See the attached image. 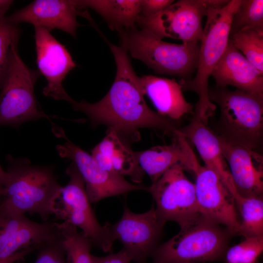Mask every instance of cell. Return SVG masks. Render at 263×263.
<instances>
[{
	"label": "cell",
	"instance_id": "29",
	"mask_svg": "<svg viewBox=\"0 0 263 263\" xmlns=\"http://www.w3.org/2000/svg\"><path fill=\"white\" fill-rule=\"evenodd\" d=\"M20 35L18 24L7 21L5 14L0 13V85L7 66L10 47L18 43Z\"/></svg>",
	"mask_w": 263,
	"mask_h": 263
},
{
	"label": "cell",
	"instance_id": "11",
	"mask_svg": "<svg viewBox=\"0 0 263 263\" xmlns=\"http://www.w3.org/2000/svg\"><path fill=\"white\" fill-rule=\"evenodd\" d=\"M165 224L153 205L142 213L133 212L125 205L119 220L109 223V226L115 241H120L132 261L146 263L160 244Z\"/></svg>",
	"mask_w": 263,
	"mask_h": 263
},
{
	"label": "cell",
	"instance_id": "23",
	"mask_svg": "<svg viewBox=\"0 0 263 263\" xmlns=\"http://www.w3.org/2000/svg\"><path fill=\"white\" fill-rule=\"evenodd\" d=\"M79 9L97 13L112 30L119 33L136 25L141 0H75Z\"/></svg>",
	"mask_w": 263,
	"mask_h": 263
},
{
	"label": "cell",
	"instance_id": "22",
	"mask_svg": "<svg viewBox=\"0 0 263 263\" xmlns=\"http://www.w3.org/2000/svg\"><path fill=\"white\" fill-rule=\"evenodd\" d=\"M178 131L194 145L204 165L215 171L226 185L231 178L219 138L207 124L193 114L190 122Z\"/></svg>",
	"mask_w": 263,
	"mask_h": 263
},
{
	"label": "cell",
	"instance_id": "5",
	"mask_svg": "<svg viewBox=\"0 0 263 263\" xmlns=\"http://www.w3.org/2000/svg\"><path fill=\"white\" fill-rule=\"evenodd\" d=\"M121 45L156 74L191 79L198 63L200 42L175 44L136 25L118 34Z\"/></svg>",
	"mask_w": 263,
	"mask_h": 263
},
{
	"label": "cell",
	"instance_id": "16",
	"mask_svg": "<svg viewBox=\"0 0 263 263\" xmlns=\"http://www.w3.org/2000/svg\"><path fill=\"white\" fill-rule=\"evenodd\" d=\"M81 14L75 0H36L5 19L15 24L28 23L49 31L58 29L76 38L80 26L76 16Z\"/></svg>",
	"mask_w": 263,
	"mask_h": 263
},
{
	"label": "cell",
	"instance_id": "18",
	"mask_svg": "<svg viewBox=\"0 0 263 263\" xmlns=\"http://www.w3.org/2000/svg\"><path fill=\"white\" fill-rule=\"evenodd\" d=\"M172 137L170 144L135 151L140 167L149 176L152 183L176 164H181L186 170L193 174L200 164L188 141L178 129Z\"/></svg>",
	"mask_w": 263,
	"mask_h": 263
},
{
	"label": "cell",
	"instance_id": "17",
	"mask_svg": "<svg viewBox=\"0 0 263 263\" xmlns=\"http://www.w3.org/2000/svg\"><path fill=\"white\" fill-rule=\"evenodd\" d=\"M219 139L223 155L238 193L245 197H263L262 154Z\"/></svg>",
	"mask_w": 263,
	"mask_h": 263
},
{
	"label": "cell",
	"instance_id": "3",
	"mask_svg": "<svg viewBox=\"0 0 263 263\" xmlns=\"http://www.w3.org/2000/svg\"><path fill=\"white\" fill-rule=\"evenodd\" d=\"M8 181L0 206L25 214L38 215L43 221L55 214L62 186L53 166L32 165L27 158H8Z\"/></svg>",
	"mask_w": 263,
	"mask_h": 263
},
{
	"label": "cell",
	"instance_id": "8",
	"mask_svg": "<svg viewBox=\"0 0 263 263\" xmlns=\"http://www.w3.org/2000/svg\"><path fill=\"white\" fill-rule=\"evenodd\" d=\"M69 178L62 186L61 193L56 206L55 216L81 230L94 245L105 252H110L115 241L109 223L101 225L98 221L87 196L84 181L73 162L67 168Z\"/></svg>",
	"mask_w": 263,
	"mask_h": 263
},
{
	"label": "cell",
	"instance_id": "37",
	"mask_svg": "<svg viewBox=\"0 0 263 263\" xmlns=\"http://www.w3.org/2000/svg\"><path fill=\"white\" fill-rule=\"evenodd\" d=\"M5 259H0V263H1L3 260Z\"/></svg>",
	"mask_w": 263,
	"mask_h": 263
},
{
	"label": "cell",
	"instance_id": "31",
	"mask_svg": "<svg viewBox=\"0 0 263 263\" xmlns=\"http://www.w3.org/2000/svg\"><path fill=\"white\" fill-rule=\"evenodd\" d=\"M174 1L173 0H141L140 16L146 18L154 16Z\"/></svg>",
	"mask_w": 263,
	"mask_h": 263
},
{
	"label": "cell",
	"instance_id": "32",
	"mask_svg": "<svg viewBox=\"0 0 263 263\" xmlns=\"http://www.w3.org/2000/svg\"><path fill=\"white\" fill-rule=\"evenodd\" d=\"M93 263H130L132 262L130 255L123 249L117 253H110L105 256L92 255Z\"/></svg>",
	"mask_w": 263,
	"mask_h": 263
},
{
	"label": "cell",
	"instance_id": "7",
	"mask_svg": "<svg viewBox=\"0 0 263 263\" xmlns=\"http://www.w3.org/2000/svg\"><path fill=\"white\" fill-rule=\"evenodd\" d=\"M18 43L10 49L6 71L0 85V126L19 127L24 122L49 117L36 98L34 86L39 72L27 66L18 51Z\"/></svg>",
	"mask_w": 263,
	"mask_h": 263
},
{
	"label": "cell",
	"instance_id": "24",
	"mask_svg": "<svg viewBox=\"0 0 263 263\" xmlns=\"http://www.w3.org/2000/svg\"><path fill=\"white\" fill-rule=\"evenodd\" d=\"M231 180L227 187L240 215V235L244 238L263 235V197H245L241 195L236 191Z\"/></svg>",
	"mask_w": 263,
	"mask_h": 263
},
{
	"label": "cell",
	"instance_id": "13",
	"mask_svg": "<svg viewBox=\"0 0 263 263\" xmlns=\"http://www.w3.org/2000/svg\"><path fill=\"white\" fill-rule=\"evenodd\" d=\"M63 144L56 146L62 158L72 160L82 176L91 203H95L107 197L145 190L147 187L131 183L124 177L102 168L93 157L66 138Z\"/></svg>",
	"mask_w": 263,
	"mask_h": 263
},
{
	"label": "cell",
	"instance_id": "25",
	"mask_svg": "<svg viewBox=\"0 0 263 263\" xmlns=\"http://www.w3.org/2000/svg\"><path fill=\"white\" fill-rule=\"evenodd\" d=\"M67 263H93L91 241L71 224L58 223Z\"/></svg>",
	"mask_w": 263,
	"mask_h": 263
},
{
	"label": "cell",
	"instance_id": "33",
	"mask_svg": "<svg viewBox=\"0 0 263 263\" xmlns=\"http://www.w3.org/2000/svg\"><path fill=\"white\" fill-rule=\"evenodd\" d=\"M30 252H31V251L29 249L22 250L16 255L3 260L1 263H13L21 259L23 257Z\"/></svg>",
	"mask_w": 263,
	"mask_h": 263
},
{
	"label": "cell",
	"instance_id": "35",
	"mask_svg": "<svg viewBox=\"0 0 263 263\" xmlns=\"http://www.w3.org/2000/svg\"><path fill=\"white\" fill-rule=\"evenodd\" d=\"M8 181V173L0 165V185L4 187Z\"/></svg>",
	"mask_w": 263,
	"mask_h": 263
},
{
	"label": "cell",
	"instance_id": "4",
	"mask_svg": "<svg viewBox=\"0 0 263 263\" xmlns=\"http://www.w3.org/2000/svg\"><path fill=\"white\" fill-rule=\"evenodd\" d=\"M208 96L220 110L210 128L218 137L262 153L263 94L215 86L209 88Z\"/></svg>",
	"mask_w": 263,
	"mask_h": 263
},
{
	"label": "cell",
	"instance_id": "2",
	"mask_svg": "<svg viewBox=\"0 0 263 263\" xmlns=\"http://www.w3.org/2000/svg\"><path fill=\"white\" fill-rule=\"evenodd\" d=\"M241 0H216L208 9L200 42L195 76L178 82L183 91H191L198 96L194 114L205 124L214 114L216 106L208 96V80L228 42L230 24Z\"/></svg>",
	"mask_w": 263,
	"mask_h": 263
},
{
	"label": "cell",
	"instance_id": "9",
	"mask_svg": "<svg viewBox=\"0 0 263 263\" xmlns=\"http://www.w3.org/2000/svg\"><path fill=\"white\" fill-rule=\"evenodd\" d=\"M185 170L181 164H176L147 188L154 201L158 217L166 223L174 222L180 227L200 214L194 184L188 178Z\"/></svg>",
	"mask_w": 263,
	"mask_h": 263
},
{
	"label": "cell",
	"instance_id": "10",
	"mask_svg": "<svg viewBox=\"0 0 263 263\" xmlns=\"http://www.w3.org/2000/svg\"><path fill=\"white\" fill-rule=\"evenodd\" d=\"M215 0H179L157 14L139 16L136 26L148 29L163 39H179L182 43L200 42L203 19Z\"/></svg>",
	"mask_w": 263,
	"mask_h": 263
},
{
	"label": "cell",
	"instance_id": "20",
	"mask_svg": "<svg viewBox=\"0 0 263 263\" xmlns=\"http://www.w3.org/2000/svg\"><path fill=\"white\" fill-rule=\"evenodd\" d=\"M140 82L144 94L162 116L179 122L185 115L194 114L193 105L186 99L175 79L144 75L140 77Z\"/></svg>",
	"mask_w": 263,
	"mask_h": 263
},
{
	"label": "cell",
	"instance_id": "6",
	"mask_svg": "<svg viewBox=\"0 0 263 263\" xmlns=\"http://www.w3.org/2000/svg\"><path fill=\"white\" fill-rule=\"evenodd\" d=\"M234 235L225 227L201 214L180 227L177 234L160 244L152 254L153 263H199L224 260Z\"/></svg>",
	"mask_w": 263,
	"mask_h": 263
},
{
	"label": "cell",
	"instance_id": "14",
	"mask_svg": "<svg viewBox=\"0 0 263 263\" xmlns=\"http://www.w3.org/2000/svg\"><path fill=\"white\" fill-rule=\"evenodd\" d=\"M194 174L200 213L225 227L234 235H240V220L231 191L217 173L199 165Z\"/></svg>",
	"mask_w": 263,
	"mask_h": 263
},
{
	"label": "cell",
	"instance_id": "36",
	"mask_svg": "<svg viewBox=\"0 0 263 263\" xmlns=\"http://www.w3.org/2000/svg\"><path fill=\"white\" fill-rule=\"evenodd\" d=\"M4 193V187L0 185V205L2 202Z\"/></svg>",
	"mask_w": 263,
	"mask_h": 263
},
{
	"label": "cell",
	"instance_id": "1",
	"mask_svg": "<svg viewBox=\"0 0 263 263\" xmlns=\"http://www.w3.org/2000/svg\"><path fill=\"white\" fill-rule=\"evenodd\" d=\"M103 38L115 60L114 81L107 94L98 102L90 103L74 100L71 103L72 108L87 115L93 125H106L118 135L132 136L136 140L138 130L147 128L173 136L180 127L179 122L162 116L148 106L140 77L133 69L128 53L121 46L112 44L105 37Z\"/></svg>",
	"mask_w": 263,
	"mask_h": 263
},
{
	"label": "cell",
	"instance_id": "27",
	"mask_svg": "<svg viewBox=\"0 0 263 263\" xmlns=\"http://www.w3.org/2000/svg\"><path fill=\"white\" fill-rule=\"evenodd\" d=\"M249 28L263 30V0H241L232 19L229 36Z\"/></svg>",
	"mask_w": 263,
	"mask_h": 263
},
{
	"label": "cell",
	"instance_id": "12",
	"mask_svg": "<svg viewBox=\"0 0 263 263\" xmlns=\"http://www.w3.org/2000/svg\"><path fill=\"white\" fill-rule=\"evenodd\" d=\"M60 237L58 223H38L0 206V259L11 258L25 249L37 250Z\"/></svg>",
	"mask_w": 263,
	"mask_h": 263
},
{
	"label": "cell",
	"instance_id": "34",
	"mask_svg": "<svg viewBox=\"0 0 263 263\" xmlns=\"http://www.w3.org/2000/svg\"><path fill=\"white\" fill-rule=\"evenodd\" d=\"M13 2V0H0V13L5 14Z\"/></svg>",
	"mask_w": 263,
	"mask_h": 263
},
{
	"label": "cell",
	"instance_id": "15",
	"mask_svg": "<svg viewBox=\"0 0 263 263\" xmlns=\"http://www.w3.org/2000/svg\"><path fill=\"white\" fill-rule=\"evenodd\" d=\"M34 27L37 64L39 73L47 81L43 94L56 100L71 103L74 100L65 90L62 82L76 64L65 46L50 31L40 26Z\"/></svg>",
	"mask_w": 263,
	"mask_h": 263
},
{
	"label": "cell",
	"instance_id": "19",
	"mask_svg": "<svg viewBox=\"0 0 263 263\" xmlns=\"http://www.w3.org/2000/svg\"><path fill=\"white\" fill-rule=\"evenodd\" d=\"M211 76L215 86L263 94V74L260 73L228 40L226 49Z\"/></svg>",
	"mask_w": 263,
	"mask_h": 263
},
{
	"label": "cell",
	"instance_id": "26",
	"mask_svg": "<svg viewBox=\"0 0 263 263\" xmlns=\"http://www.w3.org/2000/svg\"><path fill=\"white\" fill-rule=\"evenodd\" d=\"M229 40L260 73L263 74V30L245 28L229 36Z\"/></svg>",
	"mask_w": 263,
	"mask_h": 263
},
{
	"label": "cell",
	"instance_id": "28",
	"mask_svg": "<svg viewBox=\"0 0 263 263\" xmlns=\"http://www.w3.org/2000/svg\"><path fill=\"white\" fill-rule=\"evenodd\" d=\"M263 251V235L245 237L240 243L226 250V263H257Z\"/></svg>",
	"mask_w": 263,
	"mask_h": 263
},
{
	"label": "cell",
	"instance_id": "30",
	"mask_svg": "<svg viewBox=\"0 0 263 263\" xmlns=\"http://www.w3.org/2000/svg\"><path fill=\"white\" fill-rule=\"evenodd\" d=\"M37 250L34 263H67L61 236L56 240L43 244Z\"/></svg>",
	"mask_w": 263,
	"mask_h": 263
},
{
	"label": "cell",
	"instance_id": "21",
	"mask_svg": "<svg viewBox=\"0 0 263 263\" xmlns=\"http://www.w3.org/2000/svg\"><path fill=\"white\" fill-rule=\"evenodd\" d=\"M92 156L104 169L120 176H128L136 183L141 182L144 172L140 167L135 151L124 144L112 129L93 149Z\"/></svg>",
	"mask_w": 263,
	"mask_h": 263
}]
</instances>
